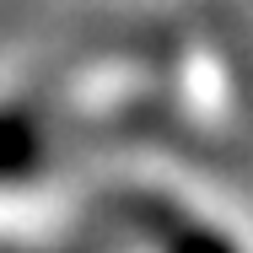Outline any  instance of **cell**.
Segmentation results:
<instances>
[{
    "instance_id": "1",
    "label": "cell",
    "mask_w": 253,
    "mask_h": 253,
    "mask_svg": "<svg viewBox=\"0 0 253 253\" xmlns=\"http://www.w3.org/2000/svg\"><path fill=\"white\" fill-rule=\"evenodd\" d=\"M113 221V232L129 243V253H243V243L232 232H221L215 221H205L200 210H189L183 200L162 194V189H140V183H124V189H108L102 200H92Z\"/></svg>"
},
{
    "instance_id": "2",
    "label": "cell",
    "mask_w": 253,
    "mask_h": 253,
    "mask_svg": "<svg viewBox=\"0 0 253 253\" xmlns=\"http://www.w3.org/2000/svg\"><path fill=\"white\" fill-rule=\"evenodd\" d=\"M49 162V129L33 108L0 102V189L33 183Z\"/></svg>"
},
{
    "instance_id": "3",
    "label": "cell",
    "mask_w": 253,
    "mask_h": 253,
    "mask_svg": "<svg viewBox=\"0 0 253 253\" xmlns=\"http://www.w3.org/2000/svg\"><path fill=\"white\" fill-rule=\"evenodd\" d=\"M0 253H65V248H22V243H0Z\"/></svg>"
}]
</instances>
